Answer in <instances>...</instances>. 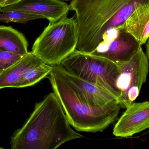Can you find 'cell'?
Wrapping results in <instances>:
<instances>
[{
  "label": "cell",
  "instance_id": "obj_19",
  "mask_svg": "<svg viewBox=\"0 0 149 149\" xmlns=\"http://www.w3.org/2000/svg\"><path fill=\"white\" fill-rule=\"evenodd\" d=\"M3 71H1V70H0V74H1V73H2V72Z\"/></svg>",
  "mask_w": 149,
  "mask_h": 149
},
{
  "label": "cell",
  "instance_id": "obj_18",
  "mask_svg": "<svg viewBox=\"0 0 149 149\" xmlns=\"http://www.w3.org/2000/svg\"><path fill=\"white\" fill-rule=\"evenodd\" d=\"M146 52H147V57L148 60L149 67V38L146 42Z\"/></svg>",
  "mask_w": 149,
  "mask_h": 149
},
{
  "label": "cell",
  "instance_id": "obj_16",
  "mask_svg": "<svg viewBox=\"0 0 149 149\" xmlns=\"http://www.w3.org/2000/svg\"><path fill=\"white\" fill-rule=\"evenodd\" d=\"M24 56L14 54L0 49V70H5Z\"/></svg>",
  "mask_w": 149,
  "mask_h": 149
},
{
  "label": "cell",
  "instance_id": "obj_14",
  "mask_svg": "<svg viewBox=\"0 0 149 149\" xmlns=\"http://www.w3.org/2000/svg\"><path fill=\"white\" fill-rule=\"evenodd\" d=\"M53 66L39 60L28 68L23 75L18 88L33 86L49 75Z\"/></svg>",
  "mask_w": 149,
  "mask_h": 149
},
{
  "label": "cell",
  "instance_id": "obj_17",
  "mask_svg": "<svg viewBox=\"0 0 149 149\" xmlns=\"http://www.w3.org/2000/svg\"><path fill=\"white\" fill-rule=\"evenodd\" d=\"M22 0H0V9L16 4Z\"/></svg>",
  "mask_w": 149,
  "mask_h": 149
},
{
  "label": "cell",
  "instance_id": "obj_9",
  "mask_svg": "<svg viewBox=\"0 0 149 149\" xmlns=\"http://www.w3.org/2000/svg\"><path fill=\"white\" fill-rule=\"evenodd\" d=\"M149 128V101L134 102L115 126L113 134L116 137H128Z\"/></svg>",
  "mask_w": 149,
  "mask_h": 149
},
{
  "label": "cell",
  "instance_id": "obj_12",
  "mask_svg": "<svg viewBox=\"0 0 149 149\" xmlns=\"http://www.w3.org/2000/svg\"><path fill=\"white\" fill-rule=\"evenodd\" d=\"M39 59L29 52L15 63L0 74V89L7 88H18L23 75L29 67Z\"/></svg>",
  "mask_w": 149,
  "mask_h": 149
},
{
  "label": "cell",
  "instance_id": "obj_11",
  "mask_svg": "<svg viewBox=\"0 0 149 149\" xmlns=\"http://www.w3.org/2000/svg\"><path fill=\"white\" fill-rule=\"evenodd\" d=\"M124 28L141 46L146 43L149 38V5L137 8L125 22Z\"/></svg>",
  "mask_w": 149,
  "mask_h": 149
},
{
  "label": "cell",
  "instance_id": "obj_15",
  "mask_svg": "<svg viewBox=\"0 0 149 149\" xmlns=\"http://www.w3.org/2000/svg\"><path fill=\"white\" fill-rule=\"evenodd\" d=\"M39 17L19 11H8L0 13V22L26 23L29 21L39 19Z\"/></svg>",
  "mask_w": 149,
  "mask_h": 149
},
{
  "label": "cell",
  "instance_id": "obj_13",
  "mask_svg": "<svg viewBox=\"0 0 149 149\" xmlns=\"http://www.w3.org/2000/svg\"><path fill=\"white\" fill-rule=\"evenodd\" d=\"M0 49L23 56L29 52L25 36L10 26H0Z\"/></svg>",
  "mask_w": 149,
  "mask_h": 149
},
{
  "label": "cell",
  "instance_id": "obj_6",
  "mask_svg": "<svg viewBox=\"0 0 149 149\" xmlns=\"http://www.w3.org/2000/svg\"><path fill=\"white\" fill-rule=\"evenodd\" d=\"M120 67V73L116 81L120 93L118 102L121 108L126 109L139 96L148 73V60L142 47L130 60Z\"/></svg>",
  "mask_w": 149,
  "mask_h": 149
},
{
  "label": "cell",
  "instance_id": "obj_5",
  "mask_svg": "<svg viewBox=\"0 0 149 149\" xmlns=\"http://www.w3.org/2000/svg\"><path fill=\"white\" fill-rule=\"evenodd\" d=\"M57 66L68 74L104 88L118 101L120 93L116 81L120 70L112 61L76 50Z\"/></svg>",
  "mask_w": 149,
  "mask_h": 149
},
{
  "label": "cell",
  "instance_id": "obj_3",
  "mask_svg": "<svg viewBox=\"0 0 149 149\" xmlns=\"http://www.w3.org/2000/svg\"><path fill=\"white\" fill-rule=\"evenodd\" d=\"M49 79L69 123L77 131L102 132L117 118L121 107L117 100L105 107L92 106L58 66H53Z\"/></svg>",
  "mask_w": 149,
  "mask_h": 149
},
{
  "label": "cell",
  "instance_id": "obj_20",
  "mask_svg": "<svg viewBox=\"0 0 149 149\" xmlns=\"http://www.w3.org/2000/svg\"><path fill=\"white\" fill-rule=\"evenodd\" d=\"M63 1H70V0H63Z\"/></svg>",
  "mask_w": 149,
  "mask_h": 149
},
{
  "label": "cell",
  "instance_id": "obj_1",
  "mask_svg": "<svg viewBox=\"0 0 149 149\" xmlns=\"http://www.w3.org/2000/svg\"><path fill=\"white\" fill-rule=\"evenodd\" d=\"M83 137L72 129L60 102L51 93L35 109L22 128L10 137V149H57Z\"/></svg>",
  "mask_w": 149,
  "mask_h": 149
},
{
  "label": "cell",
  "instance_id": "obj_7",
  "mask_svg": "<svg viewBox=\"0 0 149 149\" xmlns=\"http://www.w3.org/2000/svg\"><path fill=\"white\" fill-rule=\"evenodd\" d=\"M141 45L125 31L124 24L107 30L92 55L107 58L119 66L128 62Z\"/></svg>",
  "mask_w": 149,
  "mask_h": 149
},
{
  "label": "cell",
  "instance_id": "obj_4",
  "mask_svg": "<svg viewBox=\"0 0 149 149\" xmlns=\"http://www.w3.org/2000/svg\"><path fill=\"white\" fill-rule=\"evenodd\" d=\"M77 43L76 20L65 15L49 23L35 41L31 52L44 63L58 66L76 50Z\"/></svg>",
  "mask_w": 149,
  "mask_h": 149
},
{
  "label": "cell",
  "instance_id": "obj_10",
  "mask_svg": "<svg viewBox=\"0 0 149 149\" xmlns=\"http://www.w3.org/2000/svg\"><path fill=\"white\" fill-rule=\"evenodd\" d=\"M63 72L92 106L105 107L114 101L117 100L110 93L101 87Z\"/></svg>",
  "mask_w": 149,
  "mask_h": 149
},
{
  "label": "cell",
  "instance_id": "obj_2",
  "mask_svg": "<svg viewBox=\"0 0 149 149\" xmlns=\"http://www.w3.org/2000/svg\"><path fill=\"white\" fill-rule=\"evenodd\" d=\"M149 0H72L70 10L75 13L78 31L76 50L92 54L102 41L107 24L112 19L123 24Z\"/></svg>",
  "mask_w": 149,
  "mask_h": 149
},
{
  "label": "cell",
  "instance_id": "obj_8",
  "mask_svg": "<svg viewBox=\"0 0 149 149\" xmlns=\"http://www.w3.org/2000/svg\"><path fill=\"white\" fill-rule=\"evenodd\" d=\"M19 11L45 18L55 22L67 15L70 6L61 0H22L18 3L0 9V12Z\"/></svg>",
  "mask_w": 149,
  "mask_h": 149
},
{
  "label": "cell",
  "instance_id": "obj_21",
  "mask_svg": "<svg viewBox=\"0 0 149 149\" xmlns=\"http://www.w3.org/2000/svg\"><path fill=\"white\" fill-rule=\"evenodd\" d=\"M0 149H4L3 148H1V147H0Z\"/></svg>",
  "mask_w": 149,
  "mask_h": 149
}]
</instances>
